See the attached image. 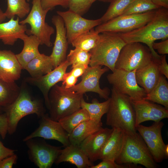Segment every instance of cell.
<instances>
[{"instance_id": "1", "label": "cell", "mask_w": 168, "mask_h": 168, "mask_svg": "<svg viewBox=\"0 0 168 168\" xmlns=\"http://www.w3.org/2000/svg\"><path fill=\"white\" fill-rule=\"evenodd\" d=\"M118 34L126 44H146L153 57L160 58L161 56L153 49L152 44L156 40L168 39V9L160 7L156 10L152 19L145 25L128 32Z\"/></svg>"}, {"instance_id": "2", "label": "cell", "mask_w": 168, "mask_h": 168, "mask_svg": "<svg viewBox=\"0 0 168 168\" xmlns=\"http://www.w3.org/2000/svg\"><path fill=\"white\" fill-rule=\"evenodd\" d=\"M109 108L107 113L106 124L127 134L137 132L135 127V113L132 100L129 96L121 93L114 88L111 89Z\"/></svg>"}, {"instance_id": "3", "label": "cell", "mask_w": 168, "mask_h": 168, "mask_svg": "<svg viewBox=\"0 0 168 168\" xmlns=\"http://www.w3.org/2000/svg\"><path fill=\"white\" fill-rule=\"evenodd\" d=\"M126 43L118 33L103 32L90 52V66H105L113 72L121 49Z\"/></svg>"}, {"instance_id": "4", "label": "cell", "mask_w": 168, "mask_h": 168, "mask_svg": "<svg viewBox=\"0 0 168 168\" xmlns=\"http://www.w3.org/2000/svg\"><path fill=\"white\" fill-rule=\"evenodd\" d=\"M8 121V133L12 135L16 131L20 121L26 116L35 114L40 118L45 113L42 102L33 98L27 91L21 89L16 99L4 107Z\"/></svg>"}, {"instance_id": "5", "label": "cell", "mask_w": 168, "mask_h": 168, "mask_svg": "<svg viewBox=\"0 0 168 168\" xmlns=\"http://www.w3.org/2000/svg\"><path fill=\"white\" fill-rule=\"evenodd\" d=\"M83 95L66 88L63 85H55L48 95L50 117L54 121H58L81 109Z\"/></svg>"}, {"instance_id": "6", "label": "cell", "mask_w": 168, "mask_h": 168, "mask_svg": "<svg viewBox=\"0 0 168 168\" xmlns=\"http://www.w3.org/2000/svg\"><path fill=\"white\" fill-rule=\"evenodd\" d=\"M115 161L119 164H139L147 168L157 167L146 143L137 132L125 133L122 149Z\"/></svg>"}, {"instance_id": "7", "label": "cell", "mask_w": 168, "mask_h": 168, "mask_svg": "<svg viewBox=\"0 0 168 168\" xmlns=\"http://www.w3.org/2000/svg\"><path fill=\"white\" fill-rule=\"evenodd\" d=\"M31 10L27 17L19 21L20 24L30 25V29L26 33L29 35L36 36L40 41V45L50 47L53 45L51 36L54 34L55 30L45 22V18L49 9H44L40 0H32Z\"/></svg>"}, {"instance_id": "8", "label": "cell", "mask_w": 168, "mask_h": 168, "mask_svg": "<svg viewBox=\"0 0 168 168\" xmlns=\"http://www.w3.org/2000/svg\"><path fill=\"white\" fill-rule=\"evenodd\" d=\"M154 58L148 47L141 43H127L120 51L115 68L128 71L137 70L147 64Z\"/></svg>"}, {"instance_id": "9", "label": "cell", "mask_w": 168, "mask_h": 168, "mask_svg": "<svg viewBox=\"0 0 168 168\" xmlns=\"http://www.w3.org/2000/svg\"><path fill=\"white\" fill-rule=\"evenodd\" d=\"M156 10L138 14L120 15L96 26L98 33L107 32L125 33L138 28L147 24L154 17Z\"/></svg>"}, {"instance_id": "10", "label": "cell", "mask_w": 168, "mask_h": 168, "mask_svg": "<svg viewBox=\"0 0 168 168\" xmlns=\"http://www.w3.org/2000/svg\"><path fill=\"white\" fill-rule=\"evenodd\" d=\"M136 70L128 71L115 68L112 73L107 76V80L112 87L134 101L143 99L147 94L144 89L137 83Z\"/></svg>"}, {"instance_id": "11", "label": "cell", "mask_w": 168, "mask_h": 168, "mask_svg": "<svg viewBox=\"0 0 168 168\" xmlns=\"http://www.w3.org/2000/svg\"><path fill=\"white\" fill-rule=\"evenodd\" d=\"M25 142L29 159L39 168H51L62 150L61 147L49 144L44 140L32 138Z\"/></svg>"}, {"instance_id": "12", "label": "cell", "mask_w": 168, "mask_h": 168, "mask_svg": "<svg viewBox=\"0 0 168 168\" xmlns=\"http://www.w3.org/2000/svg\"><path fill=\"white\" fill-rule=\"evenodd\" d=\"M164 125L161 121L154 122L149 126L140 124L136 127L137 131L144 140L156 163L168 158L165 152L166 145L161 135L162 128Z\"/></svg>"}, {"instance_id": "13", "label": "cell", "mask_w": 168, "mask_h": 168, "mask_svg": "<svg viewBox=\"0 0 168 168\" xmlns=\"http://www.w3.org/2000/svg\"><path fill=\"white\" fill-rule=\"evenodd\" d=\"M101 66H88L81 76V82L69 89L83 95L88 92H95L100 97L106 100L108 99L110 93V89L107 87L101 88L99 82L101 76L109 69L106 66L102 68Z\"/></svg>"}, {"instance_id": "14", "label": "cell", "mask_w": 168, "mask_h": 168, "mask_svg": "<svg viewBox=\"0 0 168 168\" xmlns=\"http://www.w3.org/2000/svg\"><path fill=\"white\" fill-rule=\"evenodd\" d=\"M54 140L65 147L70 144L68 133L58 121L52 120L48 114H45L40 118L39 127L29 135L23 139L26 141L35 138Z\"/></svg>"}, {"instance_id": "15", "label": "cell", "mask_w": 168, "mask_h": 168, "mask_svg": "<svg viewBox=\"0 0 168 168\" xmlns=\"http://www.w3.org/2000/svg\"><path fill=\"white\" fill-rule=\"evenodd\" d=\"M58 15L63 19L66 29L68 44L82 33L102 23L100 18L89 20L69 10L66 11H58Z\"/></svg>"}, {"instance_id": "16", "label": "cell", "mask_w": 168, "mask_h": 168, "mask_svg": "<svg viewBox=\"0 0 168 168\" xmlns=\"http://www.w3.org/2000/svg\"><path fill=\"white\" fill-rule=\"evenodd\" d=\"M70 65L66 59L48 73L37 77H26V82L37 87L43 95L45 105L49 109V104L48 95L51 88L58 82L63 81L68 67Z\"/></svg>"}, {"instance_id": "17", "label": "cell", "mask_w": 168, "mask_h": 168, "mask_svg": "<svg viewBox=\"0 0 168 168\" xmlns=\"http://www.w3.org/2000/svg\"><path fill=\"white\" fill-rule=\"evenodd\" d=\"M135 113V127L147 121L154 122L168 118V109L154 102L142 99L132 100Z\"/></svg>"}, {"instance_id": "18", "label": "cell", "mask_w": 168, "mask_h": 168, "mask_svg": "<svg viewBox=\"0 0 168 168\" xmlns=\"http://www.w3.org/2000/svg\"><path fill=\"white\" fill-rule=\"evenodd\" d=\"M51 21L56 30L54 46L50 55L54 68L66 59L68 43L66 28L62 18L58 15H54L52 18Z\"/></svg>"}, {"instance_id": "19", "label": "cell", "mask_w": 168, "mask_h": 168, "mask_svg": "<svg viewBox=\"0 0 168 168\" xmlns=\"http://www.w3.org/2000/svg\"><path fill=\"white\" fill-rule=\"evenodd\" d=\"M113 130L103 128L90 135L79 145L81 149L92 162L98 160L100 152Z\"/></svg>"}, {"instance_id": "20", "label": "cell", "mask_w": 168, "mask_h": 168, "mask_svg": "<svg viewBox=\"0 0 168 168\" xmlns=\"http://www.w3.org/2000/svg\"><path fill=\"white\" fill-rule=\"evenodd\" d=\"M22 69L16 54L10 50H0V78L15 82L20 78Z\"/></svg>"}, {"instance_id": "21", "label": "cell", "mask_w": 168, "mask_h": 168, "mask_svg": "<svg viewBox=\"0 0 168 168\" xmlns=\"http://www.w3.org/2000/svg\"><path fill=\"white\" fill-rule=\"evenodd\" d=\"M160 58H154L147 64L136 70L135 77L137 83L147 94L156 85L161 75L158 67Z\"/></svg>"}, {"instance_id": "22", "label": "cell", "mask_w": 168, "mask_h": 168, "mask_svg": "<svg viewBox=\"0 0 168 168\" xmlns=\"http://www.w3.org/2000/svg\"><path fill=\"white\" fill-rule=\"evenodd\" d=\"M68 162L77 168H90L94 165L80 145L70 144L61 150L55 163Z\"/></svg>"}, {"instance_id": "23", "label": "cell", "mask_w": 168, "mask_h": 168, "mask_svg": "<svg viewBox=\"0 0 168 168\" xmlns=\"http://www.w3.org/2000/svg\"><path fill=\"white\" fill-rule=\"evenodd\" d=\"M11 18L8 21L0 23V40L5 45H13L18 39L26 34V25L19 23V18Z\"/></svg>"}, {"instance_id": "24", "label": "cell", "mask_w": 168, "mask_h": 168, "mask_svg": "<svg viewBox=\"0 0 168 168\" xmlns=\"http://www.w3.org/2000/svg\"><path fill=\"white\" fill-rule=\"evenodd\" d=\"M125 133L117 128H113L100 154L99 160L115 161L120 154L124 144Z\"/></svg>"}, {"instance_id": "25", "label": "cell", "mask_w": 168, "mask_h": 168, "mask_svg": "<svg viewBox=\"0 0 168 168\" xmlns=\"http://www.w3.org/2000/svg\"><path fill=\"white\" fill-rule=\"evenodd\" d=\"M102 126L101 121L97 122L90 119L83 121L68 134L70 144L79 145L88 136L101 129Z\"/></svg>"}, {"instance_id": "26", "label": "cell", "mask_w": 168, "mask_h": 168, "mask_svg": "<svg viewBox=\"0 0 168 168\" xmlns=\"http://www.w3.org/2000/svg\"><path fill=\"white\" fill-rule=\"evenodd\" d=\"M21 40L23 42V48L20 53L16 54V55L23 69H24L30 61L40 54L39 50L40 44L38 39L34 35L26 34Z\"/></svg>"}, {"instance_id": "27", "label": "cell", "mask_w": 168, "mask_h": 168, "mask_svg": "<svg viewBox=\"0 0 168 168\" xmlns=\"http://www.w3.org/2000/svg\"><path fill=\"white\" fill-rule=\"evenodd\" d=\"M53 63L50 56L40 54L30 61L24 69L26 70L32 77L44 75L54 69Z\"/></svg>"}, {"instance_id": "28", "label": "cell", "mask_w": 168, "mask_h": 168, "mask_svg": "<svg viewBox=\"0 0 168 168\" xmlns=\"http://www.w3.org/2000/svg\"><path fill=\"white\" fill-rule=\"evenodd\" d=\"M161 75L156 85L143 99L163 105L168 109V82Z\"/></svg>"}, {"instance_id": "29", "label": "cell", "mask_w": 168, "mask_h": 168, "mask_svg": "<svg viewBox=\"0 0 168 168\" xmlns=\"http://www.w3.org/2000/svg\"><path fill=\"white\" fill-rule=\"evenodd\" d=\"M110 100L109 97L105 101L100 102L97 99L94 98L90 103L86 102L83 98L81 101V107L87 111L90 119L100 122L101 121L102 116L108 111Z\"/></svg>"}, {"instance_id": "30", "label": "cell", "mask_w": 168, "mask_h": 168, "mask_svg": "<svg viewBox=\"0 0 168 168\" xmlns=\"http://www.w3.org/2000/svg\"><path fill=\"white\" fill-rule=\"evenodd\" d=\"M99 34L94 28H92L78 35L70 44L75 48L90 52L97 44Z\"/></svg>"}, {"instance_id": "31", "label": "cell", "mask_w": 168, "mask_h": 168, "mask_svg": "<svg viewBox=\"0 0 168 168\" xmlns=\"http://www.w3.org/2000/svg\"><path fill=\"white\" fill-rule=\"evenodd\" d=\"M21 88L15 82H8L0 78V107L12 104L18 96Z\"/></svg>"}, {"instance_id": "32", "label": "cell", "mask_w": 168, "mask_h": 168, "mask_svg": "<svg viewBox=\"0 0 168 168\" xmlns=\"http://www.w3.org/2000/svg\"><path fill=\"white\" fill-rule=\"evenodd\" d=\"M89 119L90 116L87 111L81 108L62 118L58 122L69 134L82 122Z\"/></svg>"}, {"instance_id": "33", "label": "cell", "mask_w": 168, "mask_h": 168, "mask_svg": "<svg viewBox=\"0 0 168 168\" xmlns=\"http://www.w3.org/2000/svg\"><path fill=\"white\" fill-rule=\"evenodd\" d=\"M7 8L4 12L7 18L10 19L16 16L23 18L30 11L29 4L26 0H7Z\"/></svg>"}, {"instance_id": "34", "label": "cell", "mask_w": 168, "mask_h": 168, "mask_svg": "<svg viewBox=\"0 0 168 168\" xmlns=\"http://www.w3.org/2000/svg\"><path fill=\"white\" fill-rule=\"evenodd\" d=\"M134 0H112L106 12L100 18L102 23L120 16Z\"/></svg>"}, {"instance_id": "35", "label": "cell", "mask_w": 168, "mask_h": 168, "mask_svg": "<svg viewBox=\"0 0 168 168\" xmlns=\"http://www.w3.org/2000/svg\"><path fill=\"white\" fill-rule=\"evenodd\" d=\"M160 7L151 0H134L121 15L140 14L156 10Z\"/></svg>"}, {"instance_id": "36", "label": "cell", "mask_w": 168, "mask_h": 168, "mask_svg": "<svg viewBox=\"0 0 168 168\" xmlns=\"http://www.w3.org/2000/svg\"><path fill=\"white\" fill-rule=\"evenodd\" d=\"M91 58V54L90 52L75 48L70 50L67 56L66 59L73 68L80 65L88 66Z\"/></svg>"}, {"instance_id": "37", "label": "cell", "mask_w": 168, "mask_h": 168, "mask_svg": "<svg viewBox=\"0 0 168 168\" xmlns=\"http://www.w3.org/2000/svg\"><path fill=\"white\" fill-rule=\"evenodd\" d=\"M97 0H68L69 10L81 16L89 9L92 4Z\"/></svg>"}, {"instance_id": "38", "label": "cell", "mask_w": 168, "mask_h": 168, "mask_svg": "<svg viewBox=\"0 0 168 168\" xmlns=\"http://www.w3.org/2000/svg\"><path fill=\"white\" fill-rule=\"evenodd\" d=\"M96 165H93L90 168H137V165L133 164H119L115 161L104 160Z\"/></svg>"}, {"instance_id": "39", "label": "cell", "mask_w": 168, "mask_h": 168, "mask_svg": "<svg viewBox=\"0 0 168 168\" xmlns=\"http://www.w3.org/2000/svg\"><path fill=\"white\" fill-rule=\"evenodd\" d=\"M40 1L44 9H49L51 10L58 6L68 7V0H40Z\"/></svg>"}, {"instance_id": "40", "label": "cell", "mask_w": 168, "mask_h": 168, "mask_svg": "<svg viewBox=\"0 0 168 168\" xmlns=\"http://www.w3.org/2000/svg\"><path fill=\"white\" fill-rule=\"evenodd\" d=\"M77 78L75 77L70 72H66L64 76L62 85L66 89H69L76 84Z\"/></svg>"}, {"instance_id": "41", "label": "cell", "mask_w": 168, "mask_h": 168, "mask_svg": "<svg viewBox=\"0 0 168 168\" xmlns=\"http://www.w3.org/2000/svg\"><path fill=\"white\" fill-rule=\"evenodd\" d=\"M17 156L15 154L0 161V168H12L17 162Z\"/></svg>"}, {"instance_id": "42", "label": "cell", "mask_w": 168, "mask_h": 168, "mask_svg": "<svg viewBox=\"0 0 168 168\" xmlns=\"http://www.w3.org/2000/svg\"><path fill=\"white\" fill-rule=\"evenodd\" d=\"M152 48L157 50L159 54L165 55L168 54V39L162 40L159 42H154Z\"/></svg>"}, {"instance_id": "43", "label": "cell", "mask_w": 168, "mask_h": 168, "mask_svg": "<svg viewBox=\"0 0 168 168\" xmlns=\"http://www.w3.org/2000/svg\"><path fill=\"white\" fill-rule=\"evenodd\" d=\"M8 133V121L6 114H0V135L4 139Z\"/></svg>"}, {"instance_id": "44", "label": "cell", "mask_w": 168, "mask_h": 168, "mask_svg": "<svg viewBox=\"0 0 168 168\" xmlns=\"http://www.w3.org/2000/svg\"><path fill=\"white\" fill-rule=\"evenodd\" d=\"M158 69L161 75L168 79V64L165 55L161 56L158 62Z\"/></svg>"}, {"instance_id": "45", "label": "cell", "mask_w": 168, "mask_h": 168, "mask_svg": "<svg viewBox=\"0 0 168 168\" xmlns=\"http://www.w3.org/2000/svg\"><path fill=\"white\" fill-rule=\"evenodd\" d=\"M15 151L5 147L0 140V161L15 154Z\"/></svg>"}, {"instance_id": "46", "label": "cell", "mask_w": 168, "mask_h": 168, "mask_svg": "<svg viewBox=\"0 0 168 168\" xmlns=\"http://www.w3.org/2000/svg\"><path fill=\"white\" fill-rule=\"evenodd\" d=\"M88 66L84 65L77 66L72 68L70 72L75 77L78 78L82 75Z\"/></svg>"}, {"instance_id": "47", "label": "cell", "mask_w": 168, "mask_h": 168, "mask_svg": "<svg viewBox=\"0 0 168 168\" xmlns=\"http://www.w3.org/2000/svg\"><path fill=\"white\" fill-rule=\"evenodd\" d=\"M154 3L161 7L168 9V0H151Z\"/></svg>"}, {"instance_id": "48", "label": "cell", "mask_w": 168, "mask_h": 168, "mask_svg": "<svg viewBox=\"0 0 168 168\" xmlns=\"http://www.w3.org/2000/svg\"><path fill=\"white\" fill-rule=\"evenodd\" d=\"M6 18L4 12L0 8V23L2 22Z\"/></svg>"}, {"instance_id": "49", "label": "cell", "mask_w": 168, "mask_h": 168, "mask_svg": "<svg viewBox=\"0 0 168 168\" xmlns=\"http://www.w3.org/2000/svg\"><path fill=\"white\" fill-rule=\"evenodd\" d=\"M104 2H110L112 0H97Z\"/></svg>"}, {"instance_id": "50", "label": "cell", "mask_w": 168, "mask_h": 168, "mask_svg": "<svg viewBox=\"0 0 168 168\" xmlns=\"http://www.w3.org/2000/svg\"><path fill=\"white\" fill-rule=\"evenodd\" d=\"M2 113V109L1 107H0V114Z\"/></svg>"}, {"instance_id": "51", "label": "cell", "mask_w": 168, "mask_h": 168, "mask_svg": "<svg viewBox=\"0 0 168 168\" xmlns=\"http://www.w3.org/2000/svg\"><path fill=\"white\" fill-rule=\"evenodd\" d=\"M27 2H28L30 1V0H26Z\"/></svg>"}]
</instances>
